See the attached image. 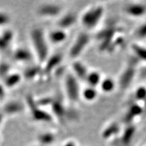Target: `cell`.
<instances>
[{
  "instance_id": "1",
  "label": "cell",
  "mask_w": 146,
  "mask_h": 146,
  "mask_svg": "<svg viewBox=\"0 0 146 146\" xmlns=\"http://www.w3.org/2000/svg\"><path fill=\"white\" fill-rule=\"evenodd\" d=\"M30 37L38 61L43 64L50 56L48 39L44 31L41 27H35L31 31Z\"/></svg>"
},
{
  "instance_id": "26",
  "label": "cell",
  "mask_w": 146,
  "mask_h": 146,
  "mask_svg": "<svg viewBox=\"0 0 146 146\" xmlns=\"http://www.w3.org/2000/svg\"><path fill=\"white\" fill-rule=\"evenodd\" d=\"M23 110V106L19 102H12L6 107L7 112L9 113H17Z\"/></svg>"
},
{
  "instance_id": "11",
  "label": "cell",
  "mask_w": 146,
  "mask_h": 146,
  "mask_svg": "<svg viewBox=\"0 0 146 146\" xmlns=\"http://www.w3.org/2000/svg\"><path fill=\"white\" fill-rule=\"evenodd\" d=\"M144 112V108L141 105L137 102H133L129 104L128 110L123 118L124 123L126 125L133 124V120L138 116H141Z\"/></svg>"
},
{
  "instance_id": "28",
  "label": "cell",
  "mask_w": 146,
  "mask_h": 146,
  "mask_svg": "<svg viewBox=\"0 0 146 146\" xmlns=\"http://www.w3.org/2000/svg\"><path fill=\"white\" fill-rule=\"evenodd\" d=\"M135 35L138 39H145L146 37V23L142 24L136 29Z\"/></svg>"
},
{
  "instance_id": "21",
  "label": "cell",
  "mask_w": 146,
  "mask_h": 146,
  "mask_svg": "<svg viewBox=\"0 0 146 146\" xmlns=\"http://www.w3.org/2000/svg\"><path fill=\"white\" fill-rule=\"evenodd\" d=\"M98 96V92L96 88L88 86L81 91V97L83 98L85 101L91 102L94 101Z\"/></svg>"
},
{
  "instance_id": "30",
  "label": "cell",
  "mask_w": 146,
  "mask_h": 146,
  "mask_svg": "<svg viewBox=\"0 0 146 146\" xmlns=\"http://www.w3.org/2000/svg\"><path fill=\"white\" fill-rule=\"evenodd\" d=\"M62 146H76V143L74 141H68L64 144Z\"/></svg>"
},
{
  "instance_id": "13",
  "label": "cell",
  "mask_w": 146,
  "mask_h": 146,
  "mask_svg": "<svg viewBox=\"0 0 146 146\" xmlns=\"http://www.w3.org/2000/svg\"><path fill=\"white\" fill-rule=\"evenodd\" d=\"M136 127L133 124L126 125L120 134L118 142L122 146H129L133 141L136 133Z\"/></svg>"
},
{
  "instance_id": "14",
  "label": "cell",
  "mask_w": 146,
  "mask_h": 146,
  "mask_svg": "<svg viewBox=\"0 0 146 146\" xmlns=\"http://www.w3.org/2000/svg\"><path fill=\"white\" fill-rule=\"evenodd\" d=\"M124 12L131 17H141L146 13V5L142 3H131L125 5Z\"/></svg>"
},
{
  "instance_id": "19",
  "label": "cell",
  "mask_w": 146,
  "mask_h": 146,
  "mask_svg": "<svg viewBox=\"0 0 146 146\" xmlns=\"http://www.w3.org/2000/svg\"><path fill=\"white\" fill-rule=\"evenodd\" d=\"M102 80V76L100 73L98 71H89L88 74H87L85 81L87 82L89 87H92L96 88L97 87L99 86L100 83Z\"/></svg>"
},
{
  "instance_id": "17",
  "label": "cell",
  "mask_w": 146,
  "mask_h": 146,
  "mask_svg": "<svg viewBox=\"0 0 146 146\" xmlns=\"http://www.w3.org/2000/svg\"><path fill=\"white\" fill-rule=\"evenodd\" d=\"M120 133V126L116 122L110 123L104 128L102 133V137L105 140L114 138Z\"/></svg>"
},
{
  "instance_id": "27",
  "label": "cell",
  "mask_w": 146,
  "mask_h": 146,
  "mask_svg": "<svg viewBox=\"0 0 146 146\" xmlns=\"http://www.w3.org/2000/svg\"><path fill=\"white\" fill-rule=\"evenodd\" d=\"M53 100H54V98H52V97H43V98L36 100V102L39 107L43 108L45 107L50 106L53 102Z\"/></svg>"
},
{
  "instance_id": "29",
  "label": "cell",
  "mask_w": 146,
  "mask_h": 146,
  "mask_svg": "<svg viewBox=\"0 0 146 146\" xmlns=\"http://www.w3.org/2000/svg\"><path fill=\"white\" fill-rule=\"evenodd\" d=\"M21 76L18 75V74H14V75H12L8 80V85H10V86L16 85L18 82L21 81Z\"/></svg>"
},
{
  "instance_id": "8",
  "label": "cell",
  "mask_w": 146,
  "mask_h": 146,
  "mask_svg": "<svg viewBox=\"0 0 146 146\" xmlns=\"http://www.w3.org/2000/svg\"><path fill=\"white\" fill-rule=\"evenodd\" d=\"M62 62V56L60 54H55L49 56L45 62L43 64V66H41V75L49 77L53 72L60 66Z\"/></svg>"
},
{
  "instance_id": "23",
  "label": "cell",
  "mask_w": 146,
  "mask_h": 146,
  "mask_svg": "<svg viewBox=\"0 0 146 146\" xmlns=\"http://www.w3.org/2000/svg\"><path fill=\"white\" fill-rule=\"evenodd\" d=\"M42 68L39 65H34L29 67L25 72V76L28 79H33L36 76L41 75Z\"/></svg>"
},
{
  "instance_id": "9",
  "label": "cell",
  "mask_w": 146,
  "mask_h": 146,
  "mask_svg": "<svg viewBox=\"0 0 146 146\" xmlns=\"http://www.w3.org/2000/svg\"><path fill=\"white\" fill-rule=\"evenodd\" d=\"M136 74V68L134 64H129L120 74L118 85L121 90H126L133 83Z\"/></svg>"
},
{
  "instance_id": "3",
  "label": "cell",
  "mask_w": 146,
  "mask_h": 146,
  "mask_svg": "<svg viewBox=\"0 0 146 146\" xmlns=\"http://www.w3.org/2000/svg\"><path fill=\"white\" fill-rule=\"evenodd\" d=\"M104 12V7L102 5H93L82 14L81 18L82 25L88 30L95 29L102 21Z\"/></svg>"
},
{
  "instance_id": "31",
  "label": "cell",
  "mask_w": 146,
  "mask_h": 146,
  "mask_svg": "<svg viewBox=\"0 0 146 146\" xmlns=\"http://www.w3.org/2000/svg\"><path fill=\"white\" fill-rule=\"evenodd\" d=\"M141 74L143 77L146 78V67L143 68V70H142V71H141Z\"/></svg>"
},
{
  "instance_id": "24",
  "label": "cell",
  "mask_w": 146,
  "mask_h": 146,
  "mask_svg": "<svg viewBox=\"0 0 146 146\" xmlns=\"http://www.w3.org/2000/svg\"><path fill=\"white\" fill-rule=\"evenodd\" d=\"M15 58L21 62H29L32 60L31 53L25 48H20L15 53Z\"/></svg>"
},
{
  "instance_id": "22",
  "label": "cell",
  "mask_w": 146,
  "mask_h": 146,
  "mask_svg": "<svg viewBox=\"0 0 146 146\" xmlns=\"http://www.w3.org/2000/svg\"><path fill=\"white\" fill-rule=\"evenodd\" d=\"M131 50L137 59L146 62V47L137 43H133L131 45Z\"/></svg>"
},
{
  "instance_id": "16",
  "label": "cell",
  "mask_w": 146,
  "mask_h": 146,
  "mask_svg": "<svg viewBox=\"0 0 146 146\" xmlns=\"http://www.w3.org/2000/svg\"><path fill=\"white\" fill-rule=\"evenodd\" d=\"M67 36L68 35L66 31L57 28L51 31L47 37L48 41L52 43L53 44H60L66 40Z\"/></svg>"
},
{
  "instance_id": "20",
  "label": "cell",
  "mask_w": 146,
  "mask_h": 146,
  "mask_svg": "<svg viewBox=\"0 0 146 146\" xmlns=\"http://www.w3.org/2000/svg\"><path fill=\"white\" fill-rule=\"evenodd\" d=\"M100 87L103 92L109 94L112 92L116 88V83L112 78L107 77L102 78V80L100 83Z\"/></svg>"
},
{
  "instance_id": "25",
  "label": "cell",
  "mask_w": 146,
  "mask_h": 146,
  "mask_svg": "<svg viewBox=\"0 0 146 146\" xmlns=\"http://www.w3.org/2000/svg\"><path fill=\"white\" fill-rule=\"evenodd\" d=\"M135 98L137 101L144 102L145 107H146V87L143 86L138 87L135 92Z\"/></svg>"
},
{
  "instance_id": "15",
  "label": "cell",
  "mask_w": 146,
  "mask_h": 146,
  "mask_svg": "<svg viewBox=\"0 0 146 146\" xmlns=\"http://www.w3.org/2000/svg\"><path fill=\"white\" fill-rule=\"evenodd\" d=\"M72 74L78 80H82L84 81L89 72L85 64L79 60H74L72 64Z\"/></svg>"
},
{
  "instance_id": "10",
  "label": "cell",
  "mask_w": 146,
  "mask_h": 146,
  "mask_svg": "<svg viewBox=\"0 0 146 146\" xmlns=\"http://www.w3.org/2000/svg\"><path fill=\"white\" fill-rule=\"evenodd\" d=\"M62 7L54 3H45L40 5L37 8V14L42 17L54 18L60 15Z\"/></svg>"
},
{
  "instance_id": "32",
  "label": "cell",
  "mask_w": 146,
  "mask_h": 146,
  "mask_svg": "<svg viewBox=\"0 0 146 146\" xmlns=\"http://www.w3.org/2000/svg\"><path fill=\"white\" fill-rule=\"evenodd\" d=\"M35 146H42V145H35Z\"/></svg>"
},
{
  "instance_id": "5",
  "label": "cell",
  "mask_w": 146,
  "mask_h": 146,
  "mask_svg": "<svg viewBox=\"0 0 146 146\" xmlns=\"http://www.w3.org/2000/svg\"><path fill=\"white\" fill-rule=\"evenodd\" d=\"M27 105L30 110L33 119L41 123H52L54 120L52 115L46 110L39 107L36 104V100L32 96H29L27 98Z\"/></svg>"
},
{
  "instance_id": "6",
  "label": "cell",
  "mask_w": 146,
  "mask_h": 146,
  "mask_svg": "<svg viewBox=\"0 0 146 146\" xmlns=\"http://www.w3.org/2000/svg\"><path fill=\"white\" fill-rule=\"evenodd\" d=\"M64 87L66 95L70 102L76 103L79 101L81 94L79 83L77 78L73 75L72 72L68 73L66 75Z\"/></svg>"
},
{
  "instance_id": "2",
  "label": "cell",
  "mask_w": 146,
  "mask_h": 146,
  "mask_svg": "<svg viewBox=\"0 0 146 146\" xmlns=\"http://www.w3.org/2000/svg\"><path fill=\"white\" fill-rule=\"evenodd\" d=\"M122 32L120 27L116 25L107 26L100 30L96 35V39L100 41L99 50L101 52L112 53L115 50L114 41L115 38Z\"/></svg>"
},
{
  "instance_id": "18",
  "label": "cell",
  "mask_w": 146,
  "mask_h": 146,
  "mask_svg": "<svg viewBox=\"0 0 146 146\" xmlns=\"http://www.w3.org/2000/svg\"><path fill=\"white\" fill-rule=\"evenodd\" d=\"M56 140V135L52 132L42 133L37 137L38 143L42 146H51Z\"/></svg>"
},
{
  "instance_id": "7",
  "label": "cell",
  "mask_w": 146,
  "mask_h": 146,
  "mask_svg": "<svg viewBox=\"0 0 146 146\" xmlns=\"http://www.w3.org/2000/svg\"><path fill=\"white\" fill-rule=\"evenodd\" d=\"M50 107L53 114L52 116H54L60 123H64L66 120H69L70 110L66 108L61 100L54 98Z\"/></svg>"
},
{
  "instance_id": "4",
  "label": "cell",
  "mask_w": 146,
  "mask_h": 146,
  "mask_svg": "<svg viewBox=\"0 0 146 146\" xmlns=\"http://www.w3.org/2000/svg\"><path fill=\"white\" fill-rule=\"evenodd\" d=\"M91 36L89 33L83 31L79 33L70 46L69 56L72 59H76L85 52L90 43Z\"/></svg>"
},
{
  "instance_id": "12",
  "label": "cell",
  "mask_w": 146,
  "mask_h": 146,
  "mask_svg": "<svg viewBox=\"0 0 146 146\" xmlns=\"http://www.w3.org/2000/svg\"><path fill=\"white\" fill-rule=\"evenodd\" d=\"M77 21V16L74 12L66 13L58 18L56 23L57 28L66 31L75 25Z\"/></svg>"
}]
</instances>
